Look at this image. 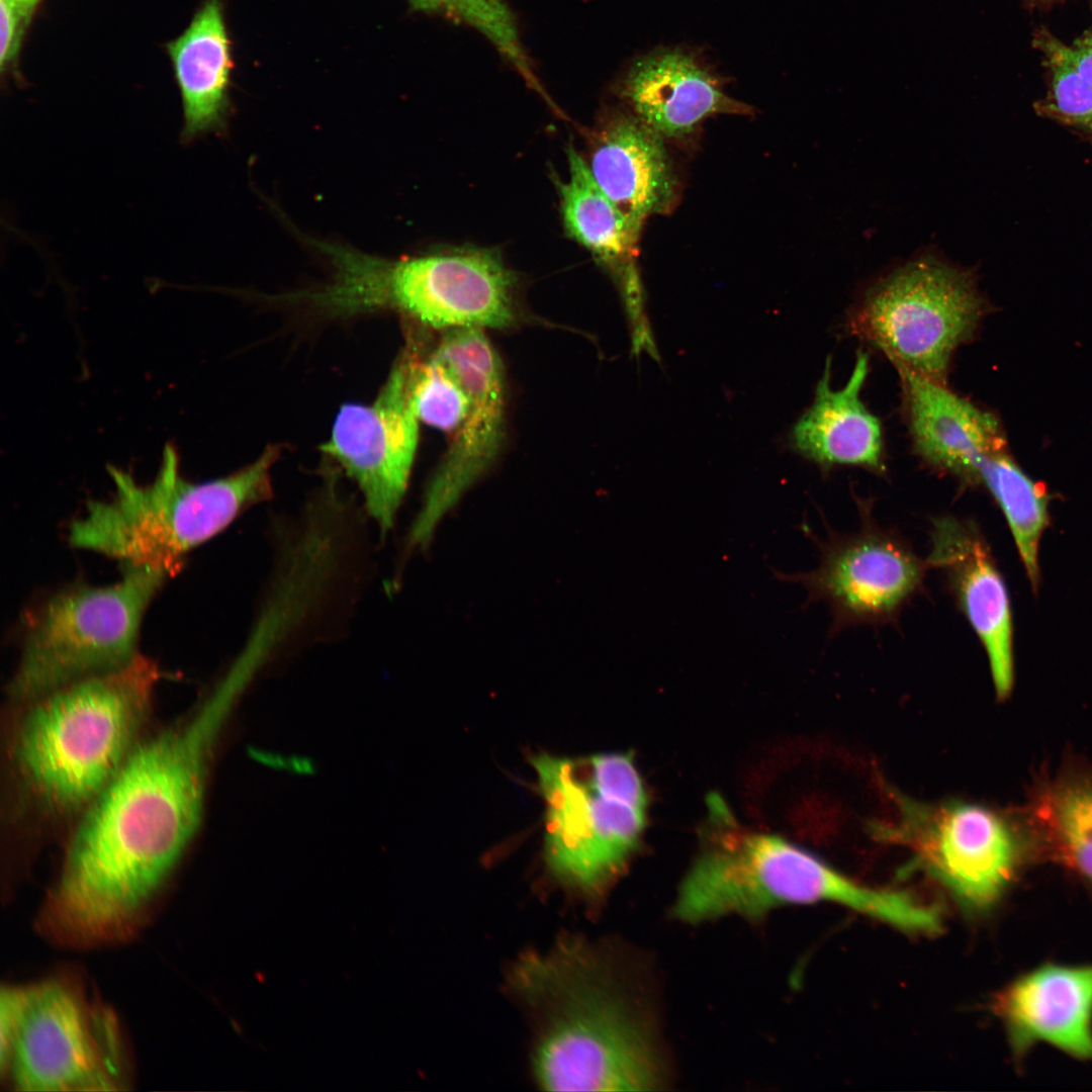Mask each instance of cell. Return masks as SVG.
<instances>
[{
    "instance_id": "obj_20",
    "label": "cell",
    "mask_w": 1092,
    "mask_h": 1092,
    "mask_svg": "<svg viewBox=\"0 0 1092 1092\" xmlns=\"http://www.w3.org/2000/svg\"><path fill=\"white\" fill-rule=\"evenodd\" d=\"M567 160L568 179L559 183L566 232L614 277L631 325V338L645 339L651 331L644 312L643 289L636 265L640 231L604 193L587 162L571 145Z\"/></svg>"
},
{
    "instance_id": "obj_28",
    "label": "cell",
    "mask_w": 1092,
    "mask_h": 1092,
    "mask_svg": "<svg viewBox=\"0 0 1092 1092\" xmlns=\"http://www.w3.org/2000/svg\"><path fill=\"white\" fill-rule=\"evenodd\" d=\"M40 0H0V68L11 70L16 63L25 31Z\"/></svg>"
},
{
    "instance_id": "obj_25",
    "label": "cell",
    "mask_w": 1092,
    "mask_h": 1092,
    "mask_svg": "<svg viewBox=\"0 0 1092 1092\" xmlns=\"http://www.w3.org/2000/svg\"><path fill=\"white\" fill-rule=\"evenodd\" d=\"M977 484L989 490L1002 510L1030 582L1038 581L1037 552L1048 522V494L1004 452L986 457Z\"/></svg>"
},
{
    "instance_id": "obj_21",
    "label": "cell",
    "mask_w": 1092,
    "mask_h": 1092,
    "mask_svg": "<svg viewBox=\"0 0 1092 1092\" xmlns=\"http://www.w3.org/2000/svg\"><path fill=\"white\" fill-rule=\"evenodd\" d=\"M868 373L869 356L858 351L847 382L833 389L831 360H826L814 400L789 435L797 453L822 468L853 465L875 472L885 470L881 423L860 398Z\"/></svg>"
},
{
    "instance_id": "obj_12",
    "label": "cell",
    "mask_w": 1092,
    "mask_h": 1092,
    "mask_svg": "<svg viewBox=\"0 0 1092 1092\" xmlns=\"http://www.w3.org/2000/svg\"><path fill=\"white\" fill-rule=\"evenodd\" d=\"M444 332L432 354L460 381L468 407L450 435L446 454L411 527V548L428 545L442 517L491 466L505 438L506 379L498 354L483 329Z\"/></svg>"
},
{
    "instance_id": "obj_22",
    "label": "cell",
    "mask_w": 1092,
    "mask_h": 1092,
    "mask_svg": "<svg viewBox=\"0 0 1092 1092\" xmlns=\"http://www.w3.org/2000/svg\"><path fill=\"white\" fill-rule=\"evenodd\" d=\"M1020 816L1033 859L1055 863L1092 889V766L1067 763L1038 778Z\"/></svg>"
},
{
    "instance_id": "obj_4",
    "label": "cell",
    "mask_w": 1092,
    "mask_h": 1092,
    "mask_svg": "<svg viewBox=\"0 0 1092 1092\" xmlns=\"http://www.w3.org/2000/svg\"><path fill=\"white\" fill-rule=\"evenodd\" d=\"M279 455V446H268L249 465L205 482L183 478L171 445L164 448L151 483L141 484L129 472L111 467L113 495L88 504L70 526L69 541L124 567H155L170 573L186 553L220 533L245 510L272 497L271 468Z\"/></svg>"
},
{
    "instance_id": "obj_7",
    "label": "cell",
    "mask_w": 1092,
    "mask_h": 1092,
    "mask_svg": "<svg viewBox=\"0 0 1092 1092\" xmlns=\"http://www.w3.org/2000/svg\"><path fill=\"white\" fill-rule=\"evenodd\" d=\"M167 575L155 567H124L116 582L80 584L50 598L26 634L8 685L10 702H25L134 659L143 618Z\"/></svg>"
},
{
    "instance_id": "obj_2",
    "label": "cell",
    "mask_w": 1092,
    "mask_h": 1092,
    "mask_svg": "<svg viewBox=\"0 0 1092 1092\" xmlns=\"http://www.w3.org/2000/svg\"><path fill=\"white\" fill-rule=\"evenodd\" d=\"M159 678L139 654L14 704L6 756L15 808L42 824L76 820L145 736Z\"/></svg>"
},
{
    "instance_id": "obj_17",
    "label": "cell",
    "mask_w": 1092,
    "mask_h": 1092,
    "mask_svg": "<svg viewBox=\"0 0 1092 1092\" xmlns=\"http://www.w3.org/2000/svg\"><path fill=\"white\" fill-rule=\"evenodd\" d=\"M620 92L634 114L664 140H685L716 114H751L727 95L716 76L695 56L660 49L637 59Z\"/></svg>"
},
{
    "instance_id": "obj_9",
    "label": "cell",
    "mask_w": 1092,
    "mask_h": 1092,
    "mask_svg": "<svg viewBox=\"0 0 1092 1092\" xmlns=\"http://www.w3.org/2000/svg\"><path fill=\"white\" fill-rule=\"evenodd\" d=\"M711 809V829L673 907L679 919L756 918L778 906L836 898L839 872L780 836L738 826L720 800L712 799Z\"/></svg>"
},
{
    "instance_id": "obj_5",
    "label": "cell",
    "mask_w": 1092,
    "mask_h": 1092,
    "mask_svg": "<svg viewBox=\"0 0 1092 1092\" xmlns=\"http://www.w3.org/2000/svg\"><path fill=\"white\" fill-rule=\"evenodd\" d=\"M330 283L310 301L331 314L389 308L430 328L507 329L517 322L515 277L492 252L461 250L386 260L328 242Z\"/></svg>"
},
{
    "instance_id": "obj_29",
    "label": "cell",
    "mask_w": 1092,
    "mask_h": 1092,
    "mask_svg": "<svg viewBox=\"0 0 1092 1092\" xmlns=\"http://www.w3.org/2000/svg\"><path fill=\"white\" fill-rule=\"evenodd\" d=\"M1024 1L1027 2L1030 5H1033V6H1044V5H1050V4L1057 3V2H1059L1061 0H1024Z\"/></svg>"
},
{
    "instance_id": "obj_19",
    "label": "cell",
    "mask_w": 1092,
    "mask_h": 1092,
    "mask_svg": "<svg viewBox=\"0 0 1092 1092\" xmlns=\"http://www.w3.org/2000/svg\"><path fill=\"white\" fill-rule=\"evenodd\" d=\"M590 173L616 207L641 232L654 214L671 210L677 177L664 139L632 113H616L596 136Z\"/></svg>"
},
{
    "instance_id": "obj_13",
    "label": "cell",
    "mask_w": 1092,
    "mask_h": 1092,
    "mask_svg": "<svg viewBox=\"0 0 1092 1092\" xmlns=\"http://www.w3.org/2000/svg\"><path fill=\"white\" fill-rule=\"evenodd\" d=\"M815 541L820 553L815 569L795 573L770 569L776 579L801 584L808 595L806 605L824 602L834 631L896 620L922 590L930 568L900 535L868 518L852 533Z\"/></svg>"
},
{
    "instance_id": "obj_18",
    "label": "cell",
    "mask_w": 1092,
    "mask_h": 1092,
    "mask_svg": "<svg viewBox=\"0 0 1092 1092\" xmlns=\"http://www.w3.org/2000/svg\"><path fill=\"white\" fill-rule=\"evenodd\" d=\"M916 452L929 465L977 484L988 456L1005 451L997 418L947 389L945 384L899 370Z\"/></svg>"
},
{
    "instance_id": "obj_3",
    "label": "cell",
    "mask_w": 1092,
    "mask_h": 1092,
    "mask_svg": "<svg viewBox=\"0 0 1092 1092\" xmlns=\"http://www.w3.org/2000/svg\"><path fill=\"white\" fill-rule=\"evenodd\" d=\"M575 949L529 959L516 975L539 1007L534 1072L550 1090L645 1091L660 1084L653 1044L614 988Z\"/></svg>"
},
{
    "instance_id": "obj_10",
    "label": "cell",
    "mask_w": 1092,
    "mask_h": 1092,
    "mask_svg": "<svg viewBox=\"0 0 1092 1092\" xmlns=\"http://www.w3.org/2000/svg\"><path fill=\"white\" fill-rule=\"evenodd\" d=\"M546 804L544 854L551 873L594 892L637 849L646 808L637 805L594 756L532 759Z\"/></svg>"
},
{
    "instance_id": "obj_15",
    "label": "cell",
    "mask_w": 1092,
    "mask_h": 1092,
    "mask_svg": "<svg viewBox=\"0 0 1092 1092\" xmlns=\"http://www.w3.org/2000/svg\"><path fill=\"white\" fill-rule=\"evenodd\" d=\"M929 567L940 571L988 656L996 696L1013 687L1012 622L1005 582L979 527L951 515L931 519Z\"/></svg>"
},
{
    "instance_id": "obj_23",
    "label": "cell",
    "mask_w": 1092,
    "mask_h": 1092,
    "mask_svg": "<svg viewBox=\"0 0 1092 1092\" xmlns=\"http://www.w3.org/2000/svg\"><path fill=\"white\" fill-rule=\"evenodd\" d=\"M222 8L221 0H204L166 46L182 99L185 143L223 122L232 60Z\"/></svg>"
},
{
    "instance_id": "obj_1",
    "label": "cell",
    "mask_w": 1092,
    "mask_h": 1092,
    "mask_svg": "<svg viewBox=\"0 0 1092 1092\" xmlns=\"http://www.w3.org/2000/svg\"><path fill=\"white\" fill-rule=\"evenodd\" d=\"M229 702L215 690L144 736L75 820L39 914L49 938L94 946L138 927L198 828L207 757Z\"/></svg>"
},
{
    "instance_id": "obj_14",
    "label": "cell",
    "mask_w": 1092,
    "mask_h": 1092,
    "mask_svg": "<svg viewBox=\"0 0 1092 1092\" xmlns=\"http://www.w3.org/2000/svg\"><path fill=\"white\" fill-rule=\"evenodd\" d=\"M413 399V350L391 369L370 405L345 404L324 453L359 486L370 517L385 535L403 499L419 440Z\"/></svg>"
},
{
    "instance_id": "obj_16",
    "label": "cell",
    "mask_w": 1092,
    "mask_h": 1092,
    "mask_svg": "<svg viewBox=\"0 0 1092 1092\" xmlns=\"http://www.w3.org/2000/svg\"><path fill=\"white\" fill-rule=\"evenodd\" d=\"M996 1010L1012 1054L1024 1057L1038 1043L1092 1061V965L1043 964L1012 981Z\"/></svg>"
},
{
    "instance_id": "obj_24",
    "label": "cell",
    "mask_w": 1092,
    "mask_h": 1092,
    "mask_svg": "<svg viewBox=\"0 0 1092 1092\" xmlns=\"http://www.w3.org/2000/svg\"><path fill=\"white\" fill-rule=\"evenodd\" d=\"M1049 78L1035 109L1044 117L1092 134V18L1087 29L1066 42L1041 26L1032 37Z\"/></svg>"
},
{
    "instance_id": "obj_6",
    "label": "cell",
    "mask_w": 1092,
    "mask_h": 1092,
    "mask_svg": "<svg viewBox=\"0 0 1092 1092\" xmlns=\"http://www.w3.org/2000/svg\"><path fill=\"white\" fill-rule=\"evenodd\" d=\"M0 1066L22 1091H112L126 1084L114 1013L73 979L2 988Z\"/></svg>"
},
{
    "instance_id": "obj_8",
    "label": "cell",
    "mask_w": 1092,
    "mask_h": 1092,
    "mask_svg": "<svg viewBox=\"0 0 1092 1092\" xmlns=\"http://www.w3.org/2000/svg\"><path fill=\"white\" fill-rule=\"evenodd\" d=\"M988 308L971 269L926 254L871 285L849 327L898 370L945 384L954 351L975 336Z\"/></svg>"
},
{
    "instance_id": "obj_26",
    "label": "cell",
    "mask_w": 1092,
    "mask_h": 1092,
    "mask_svg": "<svg viewBox=\"0 0 1092 1092\" xmlns=\"http://www.w3.org/2000/svg\"><path fill=\"white\" fill-rule=\"evenodd\" d=\"M420 11L470 26L485 37L538 92L544 94L522 43L516 16L506 0H408Z\"/></svg>"
},
{
    "instance_id": "obj_11",
    "label": "cell",
    "mask_w": 1092,
    "mask_h": 1092,
    "mask_svg": "<svg viewBox=\"0 0 1092 1092\" xmlns=\"http://www.w3.org/2000/svg\"><path fill=\"white\" fill-rule=\"evenodd\" d=\"M883 834L912 848L928 873L979 912L991 909L1033 860L1020 815L977 804L903 801L901 821Z\"/></svg>"
},
{
    "instance_id": "obj_27",
    "label": "cell",
    "mask_w": 1092,
    "mask_h": 1092,
    "mask_svg": "<svg viewBox=\"0 0 1092 1092\" xmlns=\"http://www.w3.org/2000/svg\"><path fill=\"white\" fill-rule=\"evenodd\" d=\"M413 399L420 421L449 435L457 430L468 407L467 393L457 377L432 353L421 358L414 349Z\"/></svg>"
}]
</instances>
